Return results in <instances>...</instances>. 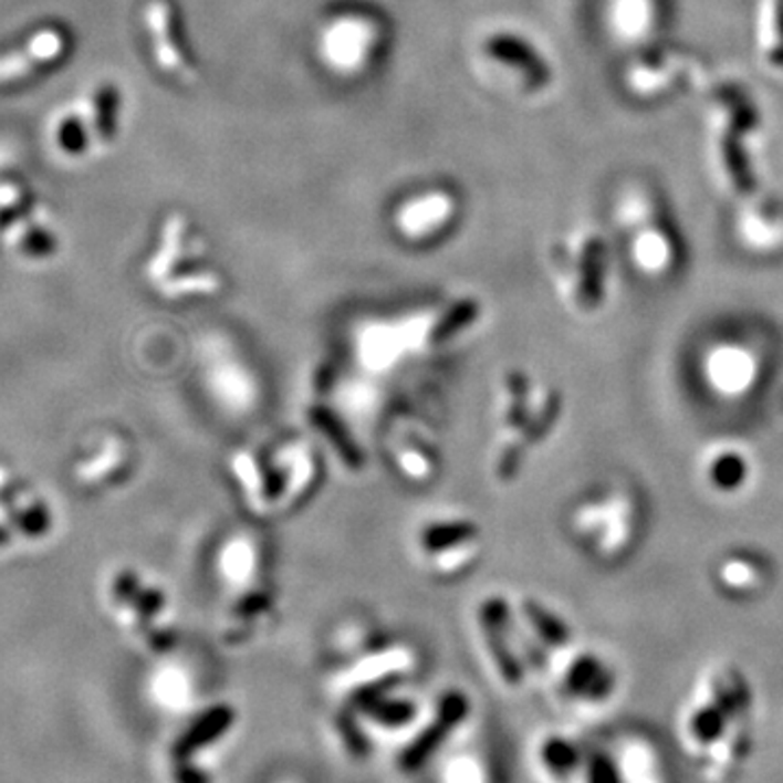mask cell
<instances>
[{
	"mask_svg": "<svg viewBox=\"0 0 783 783\" xmlns=\"http://www.w3.org/2000/svg\"><path fill=\"white\" fill-rule=\"evenodd\" d=\"M753 692L733 666L712 672L681 720V738L710 783L733 782L753 753Z\"/></svg>",
	"mask_w": 783,
	"mask_h": 783,
	"instance_id": "cell-1",
	"label": "cell"
},
{
	"mask_svg": "<svg viewBox=\"0 0 783 783\" xmlns=\"http://www.w3.org/2000/svg\"><path fill=\"white\" fill-rule=\"evenodd\" d=\"M121 103L118 85L105 81L60 107L46 123V144L53 155L79 161L92 150L109 146L118 133Z\"/></svg>",
	"mask_w": 783,
	"mask_h": 783,
	"instance_id": "cell-2",
	"label": "cell"
},
{
	"mask_svg": "<svg viewBox=\"0 0 783 783\" xmlns=\"http://www.w3.org/2000/svg\"><path fill=\"white\" fill-rule=\"evenodd\" d=\"M60 251V236L35 186L9 175L0 179V258L20 263L53 260Z\"/></svg>",
	"mask_w": 783,
	"mask_h": 783,
	"instance_id": "cell-3",
	"label": "cell"
},
{
	"mask_svg": "<svg viewBox=\"0 0 783 783\" xmlns=\"http://www.w3.org/2000/svg\"><path fill=\"white\" fill-rule=\"evenodd\" d=\"M74 35L60 20L33 24L0 49V90H22L58 72L72 58Z\"/></svg>",
	"mask_w": 783,
	"mask_h": 783,
	"instance_id": "cell-4",
	"label": "cell"
},
{
	"mask_svg": "<svg viewBox=\"0 0 783 783\" xmlns=\"http://www.w3.org/2000/svg\"><path fill=\"white\" fill-rule=\"evenodd\" d=\"M146 29L153 44V55L159 67L168 74H177L190 81V64L184 55L179 31H177V13L168 0H150L146 7Z\"/></svg>",
	"mask_w": 783,
	"mask_h": 783,
	"instance_id": "cell-5",
	"label": "cell"
},
{
	"mask_svg": "<svg viewBox=\"0 0 783 783\" xmlns=\"http://www.w3.org/2000/svg\"><path fill=\"white\" fill-rule=\"evenodd\" d=\"M562 683L568 699L586 706H601L612 699L618 681L614 668L605 659L594 652H582L568 664Z\"/></svg>",
	"mask_w": 783,
	"mask_h": 783,
	"instance_id": "cell-6",
	"label": "cell"
},
{
	"mask_svg": "<svg viewBox=\"0 0 783 783\" xmlns=\"http://www.w3.org/2000/svg\"><path fill=\"white\" fill-rule=\"evenodd\" d=\"M486 49L494 60L516 67V72H521L529 85H544L551 79V70L546 62L521 38L497 35L488 40Z\"/></svg>",
	"mask_w": 783,
	"mask_h": 783,
	"instance_id": "cell-7",
	"label": "cell"
},
{
	"mask_svg": "<svg viewBox=\"0 0 783 783\" xmlns=\"http://www.w3.org/2000/svg\"><path fill=\"white\" fill-rule=\"evenodd\" d=\"M605 244L601 238H587L577 258V299L586 310H594L603 301L605 292Z\"/></svg>",
	"mask_w": 783,
	"mask_h": 783,
	"instance_id": "cell-8",
	"label": "cell"
},
{
	"mask_svg": "<svg viewBox=\"0 0 783 783\" xmlns=\"http://www.w3.org/2000/svg\"><path fill=\"white\" fill-rule=\"evenodd\" d=\"M233 710L227 706H218L207 710L205 714L196 718L195 722L186 729V733L175 742L173 747V758L177 762L190 760L202 747L213 744L220 735L227 733V729L233 724Z\"/></svg>",
	"mask_w": 783,
	"mask_h": 783,
	"instance_id": "cell-9",
	"label": "cell"
},
{
	"mask_svg": "<svg viewBox=\"0 0 783 783\" xmlns=\"http://www.w3.org/2000/svg\"><path fill=\"white\" fill-rule=\"evenodd\" d=\"M451 207L453 198L440 192L414 198L398 213V229H403L407 236H425L438 229V225L451 216Z\"/></svg>",
	"mask_w": 783,
	"mask_h": 783,
	"instance_id": "cell-10",
	"label": "cell"
},
{
	"mask_svg": "<svg viewBox=\"0 0 783 783\" xmlns=\"http://www.w3.org/2000/svg\"><path fill=\"white\" fill-rule=\"evenodd\" d=\"M584 760L586 751L577 742L562 735L546 738L540 749V762L544 771L557 782L568 783L580 777Z\"/></svg>",
	"mask_w": 783,
	"mask_h": 783,
	"instance_id": "cell-11",
	"label": "cell"
},
{
	"mask_svg": "<svg viewBox=\"0 0 783 783\" xmlns=\"http://www.w3.org/2000/svg\"><path fill=\"white\" fill-rule=\"evenodd\" d=\"M451 729H453V724H451L447 718H438L436 724L427 727V729L403 751V755L398 758L400 769H403L405 773L418 771V769L440 749V744L447 740V735H449Z\"/></svg>",
	"mask_w": 783,
	"mask_h": 783,
	"instance_id": "cell-12",
	"label": "cell"
},
{
	"mask_svg": "<svg viewBox=\"0 0 783 783\" xmlns=\"http://www.w3.org/2000/svg\"><path fill=\"white\" fill-rule=\"evenodd\" d=\"M720 153H722V164L729 173V179L733 184V188L740 192V195H751L753 188H755V179H753V173H751V166H749V159L738 142V135L735 130H729L722 139V146H720Z\"/></svg>",
	"mask_w": 783,
	"mask_h": 783,
	"instance_id": "cell-13",
	"label": "cell"
},
{
	"mask_svg": "<svg viewBox=\"0 0 783 783\" xmlns=\"http://www.w3.org/2000/svg\"><path fill=\"white\" fill-rule=\"evenodd\" d=\"M582 783H627V773L620 760L612 753L594 749L586 751V760L580 773Z\"/></svg>",
	"mask_w": 783,
	"mask_h": 783,
	"instance_id": "cell-14",
	"label": "cell"
},
{
	"mask_svg": "<svg viewBox=\"0 0 783 783\" xmlns=\"http://www.w3.org/2000/svg\"><path fill=\"white\" fill-rule=\"evenodd\" d=\"M708 474L717 490H735L747 479V466L742 457L735 456L733 451H724L710 461Z\"/></svg>",
	"mask_w": 783,
	"mask_h": 783,
	"instance_id": "cell-15",
	"label": "cell"
},
{
	"mask_svg": "<svg viewBox=\"0 0 783 783\" xmlns=\"http://www.w3.org/2000/svg\"><path fill=\"white\" fill-rule=\"evenodd\" d=\"M529 618L535 627V631L551 645V647H564L568 643V629L566 625L551 616L544 607H531L529 609Z\"/></svg>",
	"mask_w": 783,
	"mask_h": 783,
	"instance_id": "cell-16",
	"label": "cell"
},
{
	"mask_svg": "<svg viewBox=\"0 0 783 783\" xmlns=\"http://www.w3.org/2000/svg\"><path fill=\"white\" fill-rule=\"evenodd\" d=\"M368 712L382 724L398 727V724H405L414 718V706L407 701H382L379 699L368 706Z\"/></svg>",
	"mask_w": 783,
	"mask_h": 783,
	"instance_id": "cell-17",
	"label": "cell"
},
{
	"mask_svg": "<svg viewBox=\"0 0 783 783\" xmlns=\"http://www.w3.org/2000/svg\"><path fill=\"white\" fill-rule=\"evenodd\" d=\"M769 35L771 42L766 46V58L773 65H783V0H773Z\"/></svg>",
	"mask_w": 783,
	"mask_h": 783,
	"instance_id": "cell-18",
	"label": "cell"
},
{
	"mask_svg": "<svg viewBox=\"0 0 783 783\" xmlns=\"http://www.w3.org/2000/svg\"><path fill=\"white\" fill-rule=\"evenodd\" d=\"M340 731H342V738L346 740L351 753L355 758H366L368 755V740L364 738V733L357 729V724L351 720V718H342L340 720Z\"/></svg>",
	"mask_w": 783,
	"mask_h": 783,
	"instance_id": "cell-19",
	"label": "cell"
},
{
	"mask_svg": "<svg viewBox=\"0 0 783 783\" xmlns=\"http://www.w3.org/2000/svg\"><path fill=\"white\" fill-rule=\"evenodd\" d=\"M175 782L177 783H209V777L198 771L196 766L190 764V760L186 762H177V769H175Z\"/></svg>",
	"mask_w": 783,
	"mask_h": 783,
	"instance_id": "cell-20",
	"label": "cell"
}]
</instances>
